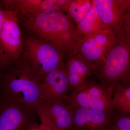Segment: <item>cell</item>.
<instances>
[{
  "mask_svg": "<svg viewBox=\"0 0 130 130\" xmlns=\"http://www.w3.org/2000/svg\"><path fill=\"white\" fill-rule=\"evenodd\" d=\"M41 123L44 125L46 130H58L51 121L49 116L42 105L38 108L37 111Z\"/></svg>",
  "mask_w": 130,
  "mask_h": 130,
  "instance_id": "cell-19",
  "label": "cell"
},
{
  "mask_svg": "<svg viewBox=\"0 0 130 130\" xmlns=\"http://www.w3.org/2000/svg\"><path fill=\"white\" fill-rule=\"evenodd\" d=\"M4 10L5 18L0 33V47L4 67L12 61L19 59L23 47L18 12Z\"/></svg>",
  "mask_w": 130,
  "mask_h": 130,
  "instance_id": "cell-7",
  "label": "cell"
},
{
  "mask_svg": "<svg viewBox=\"0 0 130 130\" xmlns=\"http://www.w3.org/2000/svg\"><path fill=\"white\" fill-rule=\"evenodd\" d=\"M31 113L5 96L0 104V130H23L30 123Z\"/></svg>",
  "mask_w": 130,
  "mask_h": 130,
  "instance_id": "cell-9",
  "label": "cell"
},
{
  "mask_svg": "<svg viewBox=\"0 0 130 130\" xmlns=\"http://www.w3.org/2000/svg\"><path fill=\"white\" fill-rule=\"evenodd\" d=\"M68 56L66 72L70 88L74 90L83 85L91 72L95 69L78 53Z\"/></svg>",
  "mask_w": 130,
  "mask_h": 130,
  "instance_id": "cell-13",
  "label": "cell"
},
{
  "mask_svg": "<svg viewBox=\"0 0 130 130\" xmlns=\"http://www.w3.org/2000/svg\"><path fill=\"white\" fill-rule=\"evenodd\" d=\"M112 104L113 109H117L123 115L130 116V87L115 84Z\"/></svg>",
  "mask_w": 130,
  "mask_h": 130,
  "instance_id": "cell-16",
  "label": "cell"
},
{
  "mask_svg": "<svg viewBox=\"0 0 130 130\" xmlns=\"http://www.w3.org/2000/svg\"><path fill=\"white\" fill-rule=\"evenodd\" d=\"M26 16V26L61 54L68 56L77 53L82 37L78 33L76 26L71 19L63 12Z\"/></svg>",
  "mask_w": 130,
  "mask_h": 130,
  "instance_id": "cell-1",
  "label": "cell"
},
{
  "mask_svg": "<svg viewBox=\"0 0 130 130\" xmlns=\"http://www.w3.org/2000/svg\"><path fill=\"white\" fill-rule=\"evenodd\" d=\"M114 85L106 86L85 81L66 100L73 108H85L110 113L112 107Z\"/></svg>",
  "mask_w": 130,
  "mask_h": 130,
  "instance_id": "cell-4",
  "label": "cell"
},
{
  "mask_svg": "<svg viewBox=\"0 0 130 130\" xmlns=\"http://www.w3.org/2000/svg\"><path fill=\"white\" fill-rule=\"evenodd\" d=\"M41 105L58 130H70L72 128L73 109L66 100H43Z\"/></svg>",
  "mask_w": 130,
  "mask_h": 130,
  "instance_id": "cell-11",
  "label": "cell"
},
{
  "mask_svg": "<svg viewBox=\"0 0 130 130\" xmlns=\"http://www.w3.org/2000/svg\"><path fill=\"white\" fill-rule=\"evenodd\" d=\"M93 4L106 28L117 36L124 38V21L130 1L93 0Z\"/></svg>",
  "mask_w": 130,
  "mask_h": 130,
  "instance_id": "cell-8",
  "label": "cell"
},
{
  "mask_svg": "<svg viewBox=\"0 0 130 130\" xmlns=\"http://www.w3.org/2000/svg\"><path fill=\"white\" fill-rule=\"evenodd\" d=\"M72 108V128L74 126L78 130H102L110 122V113L85 108Z\"/></svg>",
  "mask_w": 130,
  "mask_h": 130,
  "instance_id": "cell-12",
  "label": "cell"
},
{
  "mask_svg": "<svg viewBox=\"0 0 130 130\" xmlns=\"http://www.w3.org/2000/svg\"><path fill=\"white\" fill-rule=\"evenodd\" d=\"M23 130H46L44 125L35 123H30L26 126Z\"/></svg>",
  "mask_w": 130,
  "mask_h": 130,
  "instance_id": "cell-22",
  "label": "cell"
},
{
  "mask_svg": "<svg viewBox=\"0 0 130 130\" xmlns=\"http://www.w3.org/2000/svg\"><path fill=\"white\" fill-rule=\"evenodd\" d=\"M76 28L78 33L81 37L91 36L108 30L103 23L97 9L93 4L84 18L77 25Z\"/></svg>",
  "mask_w": 130,
  "mask_h": 130,
  "instance_id": "cell-14",
  "label": "cell"
},
{
  "mask_svg": "<svg viewBox=\"0 0 130 130\" xmlns=\"http://www.w3.org/2000/svg\"><path fill=\"white\" fill-rule=\"evenodd\" d=\"M100 75L109 86L130 81V40H119L100 68Z\"/></svg>",
  "mask_w": 130,
  "mask_h": 130,
  "instance_id": "cell-5",
  "label": "cell"
},
{
  "mask_svg": "<svg viewBox=\"0 0 130 130\" xmlns=\"http://www.w3.org/2000/svg\"><path fill=\"white\" fill-rule=\"evenodd\" d=\"M22 63L41 80L61 64V54L45 42L29 38L24 43Z\"/></svg>",
  "mask_w": 130,
  "mask_h": 130,
  "instance_id": "cell-3",
  "label": "cell"
},
{
  "mask_svg": "<svg viewBox=\"0 0 130 130\" xmlns=\"http://www.w3.org/2000/svg\"><path fill=\"white\" fill-rule=\"evenodd\" d=\"M41 92L43 100L50 99L66 100L70 89L66 66L62 63L44 76L41 81Z\"/></svg>",
  "mask_w": 130,
  "mask_h": 130,
  "instance_id": "cell-10",
  "label": "cell"
},
{
  "mask_svg": "<svg viewBox=\"0 0 130 130\" xmlns=\"http://www.w3.org/2000/svg\"><path fill=\"white\" fill-rule=\"evenodd\" d=\"M41 84L32 71L22 63L9 71L3 87L5 96L32 112H37L42 102Z\"/></svg>",
  "mask_w": 130,
  "mask_h": 130,
  "instance_id": "cell-2",
  "label": "cell"
},
{
  "mask_svg": "<svg viewBox=\"0 0 130 130\" xmlns=\"http://www.w3.org/2000/svg\"><path fill=\"white\" fill-rule=\"evenodd\" d=\"M66 0H45L40 5L39 13H48L54 12H63Z\"/></svg>",
  "mask_w": 130,
  "mask_h": 130,
  "instance_id": "cell-18",
  "label": "cell"
},
{
  "mask_svg": "<svg viewBox=\"0 0 130 130\" xmlns=\"http://www.w3.org/2000/svg\"><path fill=\"white\" fill-rule=\"evenodd\" d=\"M42 0H20L3 1L2 3L6 8V10H14L20 12L22 14L27 16L39 13Z\"/></svg>",
  "mask_w": 130,
  "mask_h": 130,
  "instance_id": "cell-17",
  "label": "cell"
},
{
  "mask_svg": "<svg viewBox=\"0 0 130 130\" xmlns=\"http://www.w3.org/2000/svg\"><path fill=\"white\" fill-rule=\"evenodd\" d=\"M124 32L126 39L130 40V3L126 12L124 21Z\"/></svg>",
  "mask_w": 130,
  "mask_h": 130,
  "instance_id": "cell-21",
  "label": "cell"
},
{
  "mask_svg": "<svg viewBox=\"0 0 130 130\" xmlns=\"http://www.w3.org/2000/svg\"><path fill=\"white\" fill-rule=\"evenodd\" d=\"M5 18V10L2 9L0 8V33L2 28L3 25L4 21ZM4 67L3 66V60L2 55L1 51V47H0V67Z\"/></svg>",
  "mask_w": 130,
  "mask_h": 130,
  "instance_id": "cell-23",
  "label": "cell"
},
{
  "mask_svg": "<svg viewBox=\"0 0 130 130\" xmlns=\"http://www.w3.org/2000/svg\"><path fill=\"white\" fill-rule=\"evenodd\" d=\"M119 40L116 35L107 29L91 36L82 37L78 43L77 53L92 65L95 70H100Z\"/></svg>",
  "mask_w": 130,
  "mask_h": 130,
  "instance_id": "cell-6",
  "label": "cell"
},
{
  "mask_svg": "<svg viewBox=\"0 0 130 130\" xmlns=\"http://www.w3.org/2000/svg\"><path fill=\"white\" fill-rule=\"evenodd\" d=\"M113 130H130V116H119L115 120Z\"/></svg>",
  "mask_w": 130,
  "mask_h": 130,
  "instance_id": "cell-20",
  "label": "cell"
},
{
  "mask_svg": "<svg viewBox=\"0 0 130 130\" xmlns=\"http://www.w3.org/2000/svg\"><path fill=\"white\" fill-rule=\"evenodd\" d=\"M129 83H130V82H129Z\"/></svg>",
  "mask_w": 130,
  "mask_h": 130,
  "instance_id": "cell-24",
  "label": "cell"
},
{
  "mask_svg": "<svg viewBox=\"0 0 130 130\" xmlns=\"http://www.w3.org/2000/svg\"><path fill=\"white\" fill-rule=\"evenodd\" d=\"M93 6L90 0H66L63 9L77 25L84 18Z\"/></svg>",
  "mask_w": 130,
  "mask_h": 130,
  "instance_id": "cell-15",
  "label": "cell"
}]
</instances>
